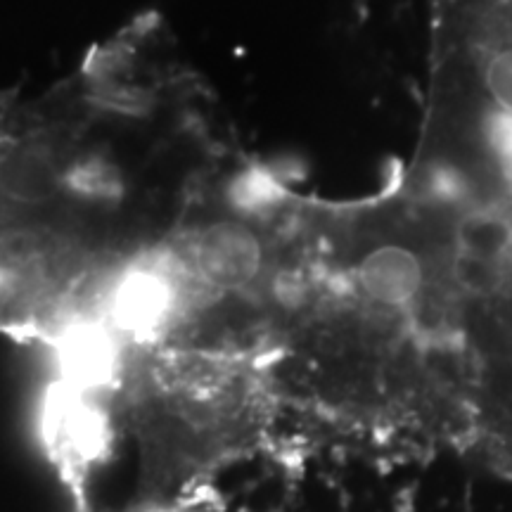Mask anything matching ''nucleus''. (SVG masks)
I'll return each mask as SVG.
<instances>
[{
  "label": "nucleus",
  "mask_w": 512,
  "mask_h": 512,
  "mask_svg": "<svg viewBox=\"0 0 512 512\" xmlns=\"http://www.w3.org/2000/svg\"><path fill=\"white\" fill-rule=\"evenodd\" d=\"M0 335L60 342L64 325L57 311L34 287L0 261Z\"/></svg>",
  "instance_id": "3"
},
{
  "label": "nucleus",
  "mask_w": 512,
  "mask_h": 512,
  "mask_svg": "<svg viewBox=\"0 0 512 512\" xmlns=\"http://www.w3.org/2000/svg\"><path fill=\"white\" fill-rule=\"evenodd\" d=\"M361 290L384 306H408L425 285L420 256L403 245H380L361 259L356 271Z\"/></svg>",
  "instance_id": "2"
},
{
  "label": "nucleus",
  "mask_w": 512,
  "mask_h": 512,
  "mask_svg": "<svg viewBox=\"0 0 512 512\" xmlns=\"http://www.w3.org/2000/svg\"><path fill=\"white\" fill-rule=\"evenodd\" d=\"M460 252L477 256V259L491 261L498 259L510 247V228L494 216H475L465 221L458 230Z\"/></svg>",
  "instance_id": "4"
},
{
  "label": "nucleus",
  "mask_w": 512,
  "mask_h": 512,
  "mask_svg": "<svg viewBox=\"0 0 512 512\" xmlns=\"http://www.w3.org/2000/svg\"><path fill=\"white\" fill-rule=\"evenodd\" d=\"M484 83L491 100L512 119V41L498 43L486 57Z\"/></svg>",
  "instance_id": "5"
},
{
  "label": "nucleus",
  "mask_w": 512,
  "mask_h": 512,
  "mask_svg": "<svg viewBox=\"0 0 512 512\" xmlns=\"http://www.w3.org/2000/svg\"><path fill=\"white\" fill-rule=\"evenodd\" d=\"M114 387L140 491L162 501L259 446L283 406L271 358L249 351L124 342Z\"/></svg>",
  "instance_id": "1"
}]
</instances>
